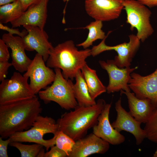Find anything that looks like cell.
Wrapping results in <instances>:
<instances>
[{"label":"cell","mask_w":157,"mask_h":157,"mask_svg":"<svg viewBox=\"0 0 157 157\" xmlns=\"http://www.w3.org/2000/svg\"><path fill=\"white\" fill-rule=\"evenodd\" d=\"M145 124L144 129L146 138L157 143V103L152 115Z\"/></svg>","instance_id":"cell-25"},{"label":"cell","mask_w":157,"mask_h":157,"mask_svg":"<svg viewBox=\"0 0 157 157\" xmlns=\"http://www.w3.org/2000/svg\"><path fill=\"white\" fill-rule=\"evenodd\" d=\"M0 28L1 30L7 31L8 33L13 35L16 34L22 38L26 36L28 33L27 31L25 29L21 32L18 29L10 28L7 26L4 25L2 23L0 22Z\"/></svg>","instance_id":"cell-28"},{"label":"cell","mask_w":157,"mask_h":157,"mask_svg":"<svg viewBox=\"0 0 157 157\" xmlns=\"http://www.w3.org/2000/svg\"><path fill=\"white\" fill-rule=\"evenodd\" d=\"M26 10L31 5L36 3L40 0H20Z\"/></svg>","instance_id":"cell-33"},{"label":"cell","mask_w":157,"mask_h":157,"mask_svg":"<svg viewBox=\"0 0 157 157\" xmlns=\"http://www.w3.org/2000/svg\"><path fill=\"white\" fill-rule=\"evenodd\" d=\"M106 102L99 99L93 105H78L73 110L62 114L56 121L58 131H62L75 141L85 137L88 131L96 125Z\"/></svg>","instance_id":"cell-2"},{"label":"cell","mask_w":157,"mask_h":157,"mask_svg":"<svg viewBox=\"0 0 157 157\" xmlns=\"http://www.w3.org/2000/svg\"><path fill=\"white\" fill-rule=\"evenodd\" d=\"M1 137H0V157H8L7 149L10 141L8 138L4 140Z\"/></svg>","instance_id":"cell-31"},{"label":"cell","mask_w":157,"mask_h":157,"mask_svg":"<svg viewBox=\"0 0 157 157\" xmlns=\"http://www.w3.org/2000/svg\"><path fill=\"white\" fill-rule=\"evenodd\" d=\"M54 69L56 75L52 84L40 90L39 97L45 104L53 101L65 110L74 109L78 105L74 94V84L71 80L64 78L60 69Z\"/></svg>","instance_id":"cell-5"},{"label":"cell","mask_w":157,"mask_h":157,"mask_svg":"<svg viewBox=\"0 0 157 157\" xmlns=\"http://www.w3.org/2000/svg\"><path fill=\"white\" fill-rule=\"evenodd\" d=\"M42 108L36 96L0 104V135L9 138L30 128Z\"/></svg>","instance_id":"cell-1"},{"label":"cell","mask_w":157,"mask_h":157,"mask_svg":"<svg viewBox=\"0 0 157 157\" xmlns=\"http://www.w3.org/2000/svg\"><path fill=\"white\" fill-rule=\"evenodd\" d=\"M121 94H125L127 98L129 113L137 121L145 124L152 115L156 104L149 98L140 99L134 93L120 90Z\"/></svg>","instance_id":"cell-19"},{"label":"cell","mask_w":157,"mask_h":157,"mask_svg":"<svg viewBox=\"0 0 157 157\" xmlns=\"http://www.w3.org/2000/svg\"><path fill=\"white\" fill-rule=\"evenodd\" d=\"M23 26L28 32V34L22 38L25 50L35 51L46 62L49 56L50 50L53 47L49 41L47 34L44 29L37 26L26 25Z\"/></svg>","instance_id":"cell-14"},{"label":"cell","mask_w":157,"mask_h":157,"mask_svg":"<svg viewBox=\"0 0 157 157\" xmlns=\"http://www.w3.org/2000/svg\"><path fill=\"white\" fill-rule=\"evenodd\" d=\"M109 144L92 133L76 141L68 157H86L94 154H103L109 150Z\"/></svg>","instance_id":"cell-15"},{"label":"cell","mask_w":157,"mask_h":157,"mask_svg":"<svg viewBox=\"0 0 157 157\" xmlns=\"http://www.w3.org/2000/svg\"><path fill=\"white\" fill-rule=\"evenodd\" d=\"M42 56L37 53L23 76L30 78V86L35 95L54 81L55 72L46 66Z\"/></svg>","instance_id":"cell-9"},{"label":"cell","mask_w":157,"mask_h":157,"mask_svg":"<svg viewBox=\"0 0 157 157\" xmlns=\"http://www.w3.org/2000/svg\"><path fill=\"white\" fill-rule=\"evenodd\" d=\"M8 47L2 39H0V61H8L10 55Z\"/></svg>","instance_id":"cell-29"},{"label":"cell","mask_w":157,"mask_h":157,"mask_svg":"<svg viewBox=\"0 0 157 157\" xmlns=\"http://www.w3.org/2000/svg\"><path fill=\"white\" fill-rule=\"evenodd\" d=\"M140 3L151 8L157 6V0H136Z\"/></svg>","instance_id":"cell-32"},{"label":"cell","mask_w":157,"mask_h":157,"mask_svg":"<svg viewBox=\"0 0 157 157\" xmlns=\"http://www.w3.org/2000/svg\"><path fill=\"white\" fill-rule=\"evenodd\" d=\"M101 67L105 70L109 76V83L106 87V91L110 94L117 92L121 90L131 92L128 85L131 78V74L138 67L120 68L115 64L114 60H108L105 61H99Z\"/></svg>","instance_id":"cell-11"},{"label":"cell","mask_w":157,"mask_h":157,"mask_svg":"<svg viewBox=\"0 0 157 157\" xmlns=\"http://www.w3.org/2000/svg\"><path fill=\"white\" fill-rule=\"evenodd\" d=\"M115 108L117 116L111 124L113 127L119 132L124 131L131 133L135 138L136 144H140L146 138L144 130L140 127L141 123L123 108L121 98L116 102Z\"/></svg>","instance_id":"cell-12"},{"label":"cell","mask_w":157,"mask_h":157,"mask_svg":"<svg viewBox=\"0 0 157 157\" xmlns=\"http://www.w3.org/2000/svg\"><path fill=\"white\" fill-rule=\"evenodd\" d=\"M26 10L20 0L0 7V22L10 23L19 18Z\"/></svg>","instance_id":"cell-22"},{"label":"cell","mask_w":157,"mask_h":157,"mask_svg":"<svg viewBox=\"0 0 157 157\" xmlns=\"http://www.w3.org/2000/svg\"><path fill=\"white\" fill-rule=\"evenodd\" d=\"M1 39L11 50V63L15 69L21 73L26 72L32 60L25 53L22 38L8 33L3 34Z\"/></svg>","instance_id":"cell-18"},{"label":"cell","mask_w":157,"mask_h":157,"mask_svg":"<svg viewBox=\"0 0 157 157\" xmlns=\"http://www.w3.org/2000/svg\"><path fill=\"white\" fill-rule=\"evenodd\" d=\"M106 37L97 45L94 46L91 50V55L95 56L107 51L114 50L117 53L114 60L120 68L130 67L132 59L139 48L140 40L133 34L129 35L128 42H124L114 46H109L105 43Z\"/></svg>","instance_id":"cell-8"},{"label":"cell","mask_w":157,"mask_h":157,"mask_svg":"<svg viewBox=\"0 0 157 157\" xmlns=\"http://www.w3.org/2000/svg\"><path fill=\"white\" fill-rule=\"evenodd\" d=\"M58 131L56 121L52 118L39 115L28 130L16 132L8 138L11 142H34L42 145L48 151L55 144Z\"/></svg>","instance_id":"cell-4"},{"label":"cell","mask_w":157,"mask_h":157,"mask_svg":"<svg viewBox=\"0 0 157 157\" xmlns=\"http://www.w3.org/2000/svg\"><path fill=\"white\" fill-rule=\"evenodd\" d=\"M9 145L17 149L22 157H38L44 150L42 145L37 143L28 145L23 144L20 142H11Z\"/></svg>","instance_id":"cell-24"},{"label":"cell","mask_w":157,"mask_h":157,"mask_svg":"<svg viewBox=\"0 0 157 157\" xmlns=\"http://www.w3.org/2000/svg\"><path fill=\"white\" fill-rule=\"evenodd\" d=\"M15 0H0V6H2L13 2Z\"/></svg>","instance_id":"cell-34"},{"label":"cell","mask_w":157,"mask_h":157,"mask_svg":"<svg viewBox=\"0 0 157 157\" xmlns=\"http://www.w3.org/2000/svg\"><path fill=\"white\" fill-rule=\"evenodd\" d=\"M91 55V49L79 50L74 42L69 40L50 49L46 65L60 69L64 78L73 80L78 71L86 64V58Z\"/></svg>","instance_id":"cell-3"},{"label":"cell","mask_w":157,"mask_h":157,"mask_svg":"<svg viewBox=\"0 0 157 157\" xmlns=\"http://www.w3.org/2000/svg\"><path fill=\"white\" fill-rule=\"evenodd\" d=\"M29 77L14 72L0 85V104L36 97L28 82Z\"/></svg>","instance_id":"cell-7"},{"label":"cell","mask_w":157,"mask_h":157,"mask_svg":"<svg viewBox=\"0 0 157 157\" xmlns=\"http://www.w3.org/2000/svg\"><path fill=\"white\" fill-rule=\"evenodd\" d=\"M111 104H106L99 116L97 123L92 128L93 133L110 144L119 145L125 141L124 136L112 126L109 119Z\"/></svg>","instance_id":"cell-16"},{"label":"cell","mask_w":157,"mask_h":157,"mask_svg":"<svg viewBox=\"0 0 157 157\" xmlns=\"http://www.w3.org/2000/svg\"><path fill=\"white\" fill-rule=\"evenodd\" d=\"M103 24L102 22L95 20L91 22L85 27L81 28L84 29H87L89 30V33L86 40L83 42L77 44L78 47H82L84 49H88L92 45L94 42L97 40H103L107 37L111 32H108L107 35L102 30Z\"/></svg>","instance_id":"cell-23"},{"label":"cell","mask_w":157,"mask_h":157,"mask_svg":"<svg viewBox=\"0 0 157 157\" xmlns=\"http://www.w3.org/2000/svg\"><path fill=\"white\" fill-rule=\"evenodd\" d=\"M50 150L45 153L44 157H68L67 153L56 145L51 147Z\"/></svg>","instance_id":"cell-27"},{"label":"cell","mask_w":157,"mask_h":157,"mask_svg":"<svg viewBox=\"0 0 157 157\" xmlns=\"http://www.w3.org/2000/svg\"><path fill=\"white\" fill-rule=\"evenodd\" d=\"M12 65V63L8 61H0V81H1L5 79L8 73L9 67Z\"/></svg>","instance_id":"cell-30"},{"label":"cell","mask_w":157,"mask_h":157,"mask_svg":"<svg viewBox=\"0 0 157 157\" xmlns=\"http://www.w3.org/2000/svg\"><path fill=\"white\" fill-rule=\"evenodd\" d=\"M153 157H157V148L155 151V153L153 154Z\"/></svg>","instance_id":"cell-35"},{"label":"cell","mask_w":157,"mask_h":157,"mask_svg":"<svg viewBox=\"0 0 157 157\" xmlns=\"http://www.w3.org/2000/svg\"><path fill=\"white\" fill-rule=\"evenodd\" d=\"M124 0H85L87 14L95 20L102 22L114 20L124 9Z\"/></svg>","instance_id":"cell-10"},{"label":"cell","mask_w":157,"mask_h":157,"mask_svg":"<svg viewBox=\"0 0 157 157\" xmlns=\"http://www.w3.org/2000/svg\"><path fill=\"white\" fill-rule=\"evenodd\" d=\"M128 85L135 96L140 99L149 98L157 103V68L151 74L142 76L135 72L131 74Z\"/></svg>","instance_id":"cell-13"},{"label":"cell","mask_w":157,"mask_h":157,"mask_svg":"<svg viewBox=\"0 0 157 157\" xmlns=\"http://www.w3.org/2000/svg\"><path fill=\"white\" fill-rule=\"evenodd\" d=\"M49 0H40L30 6L17 19L10 22L12 28L21 26H37L44 29L47 18Z\"/></svg>","instance_id":"cell-17"},{"label":"cell","mask_w":157,"mask_h":157,"mask_svg":"<svg viewBox=\"0 0 157 157\" xmlns=\"http://www.w3.org/2000/svg\"><path fill=\"white\" fill-rule=\"evenodd\" d=\"M81 71L92 98L95 99L97 97L106 91V87L98 78L95 70L91 69L86 64Z\"/></svg>","instance_id":"cell-21"},{"label":"cell","mask_w":157,"mask_h":157,"mask_svg":"<svg viewBox=\"0 0 157 157\" xmlns=\"http://www.w3.org/2000/svg\"><path fill=\"white\" fill-rule=\"evenodd\" d=\"M75 141L62 131H58L57 133L55 143L58 148L65 152L68 156L72 150Z\"/></svg>","instance_id":"cell-26"},{"label":"cell","mask_w":157,"mask_h":157,"mask_svg":"<svg viewBox=\"0 0 157 157\" xmlns=\"http://www.w3.org/2000/svg\"><path fill=\"white\" fill-rule=\"evenodd\" d=\"M75 78L76 82L74 85V92L78 105L87 106L95 104L97 102L90 94L81 70L78 71Z\"/></svg>","instance_id":"cell-20"},{"label":"cell","mask_w":157,"mask_h":157,"mask_svg":"<svg viewBox=\"0 0 157 157\" xmlns=\"http://www.w3.org/2000/svg\"><path fill=\"white\" fill-rule=\"evenodd\" d=\"M64 2H66L67 3L70 0H62Z\"/></svg>","instance_id":"cell-36"},{"label":"cell","mask_w":157,"mask_h":157,"mask_svg":"<svg viewBox=\"0 0 157 157\" xmlns=\"http://www.w3.org/2000/svg\"><path fill=\"white\" fill-rule=\"evenodd\" d=\"M124 9L126 14V22L130 25L131 30L136 29V35L144 42L154 32L150 21L151 11L135 0H124Z\"/></svg>","instance_id":"cell-6"}]
</instances>
